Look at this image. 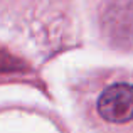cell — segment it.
I'll return each instance as SVG.
<instances>
[{
    "label": "cell",
    "instance_id": "6da1fadb",
    "mask_svg": "<svg viewBox=\"0 0 133 133\" xmlns=\"http://www.w3.org/2000/svg\"><path fill=\"white\" fill-rule=\"evenodd\" d=\"M98 113L110 123L133 120V84L116 83L106 88L98 99Z\"/></svg>",
    "mask_w": 133,
    "mask_h": 133
},
{
    "label": "cell",
    "instance_id": "7a4b0ae2",
    "mask_svg": "<svg viewBox=\"0 0 133 133\" xmlns=\"http://www.w3.org/2000/svg\"><path fill=\"white\" fill-rule=\"evenodd\" d=\"M22 69H25V64L20 59L0 49V72H15L22 71Z\"/></svg>",
    "mask_w": 133,
    "mask_h": 133
}]
</instances>
